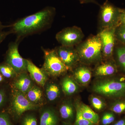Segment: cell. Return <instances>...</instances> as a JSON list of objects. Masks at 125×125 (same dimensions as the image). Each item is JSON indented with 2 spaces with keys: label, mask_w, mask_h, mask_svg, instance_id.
<instances>
[{
  "label": "cell",
  "mask_w": 125,
  "mask_h": 125,
  "mask_svg": "<svg viewBox=\"0 0 125 125\" xmlns=\"http://www.w3.org/2000/svg\"><path fill=\"white\" fill-rule=\"evenodd\" d=\"M54 7H46L42 10L19 20L9 25L10 31L17 36V40L41 32L49 28L55 14Z\"/></svg>",
  "instance_id": "obj_1"
},
{
  "label": "cell",
  "mask_w": 125,
  "mask_h": 125,
  "mask_svg": "<svg viewBox=\"0 0 125 125\" xmlns=\"http://www.w3.org/2000/svg\"><path fill=\"white\" fill-rule=\"evenodd\" d=\"M78 45L76 50L80 60L83 62L91 64L102 59V43L98 34L91 36Z\"/></svg>",
  "instance_id": "obj_2"
},
{
  "label": "cell",
  "mask_w": 125,
  "mask_h": 125,
  "mask_svg": "<svg viewBox=\"0 0 125 125\" xmlns=\"http://www.w3.org/2000/svg\"><path fill=\"white\" fill-rule=\"evenodd\" d=\"M43 51L44 54V62L42 69L48 76H60L69 69L59 57L55 49H43Z\"/></svg>",
  "instance_id": "obj_3"
},
{
  "label": "cell",
  "mask_w": 125,
  "mask_h": 125,
  "mask_svg": "<svg viewBox=\"0 0 125 125\" xmlns=\"http://www.w3.org/2000/svg\"><path fill=\"white\" fill-rule=\"evenodd\" d=\"M120 10L107 0L101 6L99 18L102 29L116 28L120 25Z\"/></svg>",
  "instance_id": "obj_4"
},
{
  "label": "cell",
  "mask_w": 125,
  "mask_h": 125,
  "mask_svg": "<svg viewBox=\"0 0 125 125\" xmlns=\"http://www.w3.org/2000/svg\"><path fill=\"white\" fill-rule=\"evenodd\" d=\"M95 93L113 97H121L125 96V82L111 80L101 81L94 86Z\"/></svg>",
  "instance_id": "obj_5"
},
{
  "label": "cell",
  "mask_w": 125,
  "mask_h": 125,
  "mask_svg": "<svg viewBox=\"0 0 125 125\" xmlns=\"http://www.w3.org/2000/svg\"><path fill=\"white\" fill-rule=\"evenodd\" d=\"M20 42L16 40L9 44L6 57L5 62L13 67L18 75L28 71V60L23 58L19 52Z\"/></svg>",
  "instance_id": "obj_6"
},
{
  "label": "cell",
  "mask_w": 125,
  "mask_h": 125,
  "mask_svg": "<svg viewBox=\"0 0 125 125\" xmlns=\"http://www.w3.org/2000/svg\"><path fill=\"white\" fill-rule=\"evenodd\" d=\"M84 35L80 28L76 26L65 28L57 33L56 39L61 45L74 47L82 42Z\"/></svg>",
  "instance_id": "obj_7"
},
{
  "label": "cell",
  "mask_w": 125,
  "mask_h": 125,
  "mask_svg": "<svg viewBox=\"0 0 125 125\" xmlns=\"http://www.w3.org/2000/svg\"><path fill=\"white\" fill-rule=\"evenodd\" d=\"M38 106L33 104L25 94L14 88L12 91L11 109L17 117H20L25 112L37 109Z\"/></svg>",
  "instance_id": "obj_8"
},
{
  "label": "cell",
  "mask_w": 125,
  "mask_h": 125,
  "mask_svg": "<svg viewBox=\"0 0 125 125\" xmlns=\"http://www.w3.org/2000/svg\"><path fill=\"white\" fill-rule=\"evenodd\" d=\"M116 28L102 29L98 34L102 43L103 55L109 57L112 55L115 37Z\"/></svg>",
  "instance_id": "obj_9"
},
{
  "label": "cell",
  "mask_w": 125,
  "mask_h": 125,
  "mask_svg": "<svg viewBox=\"0 0 125 125\" xmlns=\"http://www.w3.org/2000/svg\"><path fill=\"white\" fill-rule=\"evenodd\" d=\"M55 50L61 60L69 69L80 60L78 52L74 47L61 45L57 47Z\"/></svg>",
  "instance_id": "obj_10"
},
{
  "label": "cell",
  "mask_w": 125,
  "mask_h": 125,
  "mask_svg": "<svg viewBox=\"0 0 125 125\" xmlns=\"http://www.w3.org/2000/svg\"><path fill=\"white\" fill-rule=\"evenodd\" d=\"M34 85L33 81L27 72L18 74L13 83L14 88L24 94H26Z\"/></svg>",
  "instance_id": "obj_11"
},
{
  "label": "cell",
  "mask_w": 125,
  "mask_h": 125,
  "mask_svg": "<svg viewBox=\"0 0 125 125\" xmlns=\"http://www.w3.org/2000/svg\"><path fill=\"white\" fill-rule=\"evenodd\" d=\"M27 71L34 81L42 87L45 86L48 75L42 69L37 67L31 61L28 60Z\"/></svg>",
  "instance_id": "obj_12"
},
{
  "label": "cell",
  "mask_w": 125,
  "mask_h": 125,
  "mask_svg": "<svg viewBox=\"0 0 125 125\" xmlns=\"http://www.w3.org/2000/svg\"><path fill=\"white\" fill-rule=\"evenodd\" d=\"M25 95L29 101L34 105L39 107L43 104V94L41 89L37 85H34Z\"/></svg>",
  "instance_id": "obj_13"
},
{
  "label": "cell",
  "mask_w": 125,
  "mask_h": 125,
  "mask_svg": "<svg viewBox=\"0 0 125 125\" xmlns=\"http://www.w3.org/2000/svg\"><path fill=\"white\" fill-rule=\"evenodd\" d=\"M57 116L51 109H45L41 114L40 125H57Z\"/></svg>",
  "instance_id": "obj_14"
},
{
  "label": "cell",
  "mask_w": 125,
  "mask_h": 125,
  "mask_svg": "<svg viewBox=\"0 0 125 125\" xmlns=\"http://www.w3.org/2000/svg\"><path fill=\"white\" fill-rule=\"evenodd\" d=\"M79 106V108L83 117L86 120L89 121L96 125L99 121V117L98 114L94 111L88 106L82 104Z\"/></svg>",
  "instance_id": "obj_15"
},
{
  "label": "cell",
  "mask_w": 125,
  "mask_h": 125,
  "mask_svg": "<svg viewBox=\"0 0 125 125\" xmlns=\"http://www.w3.org/2000/svg\"><path fill=\"white\" fill-rule=\"evenodd\" d=\"M75 78L83 84H86L91 79L92 74L89 69L84 66L77 68L74 72Z\"/></svg>",
  "instance_id": "obj_16"
},
{
  "label": "cell",
  "mask_w": 125,
  "mask_h": 125,
  "mask_svg": "<svg viewBox=\"0 0 125 125\" xmlns=\"http://www.w3.org/2000/svg\"><path fill=\"white\" fill-rule=\"evenodd\" d=\"M116 71L115 66L112 63L107 62L98 66L96 69L95 74L97 76H108L113 74Z\"/></svg>",
  "instance_id": "obj_17"
},
{
  "label": "cell",
  "mask_w": 125,
  "mask_h": 125,
  "mask_svg": "<svg viewBox=\"0 0 125 125\" xmlns=\"http://www.w3.org/2000/svg\"><path fill=\"white\" fill-rule=\"evenodd\" d=\"M62 85L63 92L67 95L73 94L78 89L76 83L71 78L67 76L63 79Z\"/></svg>",
  "instance_id": "obj_18"
},
{
  "label": "cell",
  "mask_w": 125,
  "mask_h": 125,
  "mask_svg": "<svg viewBox=\"0 0 125 125\" xmlns=\"http://www.w3.org/2000/svg\"><path fill=\"white\" fill-rule=\"evenodd\" d=\"M60 88L56 84L50 83L47 85L46 89V96L49 101L55 100L60 95Z\"/></svg>",
  "instance_id": "obj_19"
},
{
  "label": "cell",
  "mask_w": 125,
  "mask_h": 125,
  "mask_svg": "<svg viewBox=\"0 0 125 125\" xmlns=\"http://www.w3.org/2000/svg\"><path fill=\"white\" fill-rule=\"evenodd\" d=\"M61 116L65 120L72 118L73 116V106L69 102L65 103L61 106L60 109Z\"/></svg>",
  "instance_id": "obj_20"
},
{
  "label": "cell",
  "mask_w": 125,
  "mask_h": 125,
  "mask_svg": "<svg viewBox=\"0 0 125 125\" xmlns=\"http://www.w3.org/2000/svg\"><path fill=\"white\" fill-rule=\"evenodd\" d=\"M0 73L7 78H13L18 75L13 67L6 62L0 64Z\"/></svg>",
  "instance_id": "obj_21"
},
{
  "label": "cell",
  "mask_w": 125,
  "mask_h": 125,
  "mask_svg": "<svg viewBox=\"0 0 125 125\" xmlns=\"http://www.w3.org/2000/svg\"><path fill=\"white\" fill-rule=\"evenodd\" d=\"M76 117L74 125H94L95 124L89 121L86 120L83 117L79 108L77 105L76 108Z\"/></svg>",
  "instance_id": "obj_22"
},
{
  "label": "cell",
  "mask_w": 125,
  "mask_h": 125,
  "mask_svg": "<svg viewBox=\"0 0 125 125\" xmlns=\"http://www.w3.org/2000/svg\"><path fill=\"white\" fill-rule=\"evenodd\" d=\"M116 39L122 42L125 43V26L119 25L116 27L115 30Z\"/></svg>",
  "instance_id": "obj_23"
},
{
  "label": "cell",
  "mask_w": 125,
  "mask_h": 125,
  "mask_svg": "<svg viewBox=\"0 0 125 125\" xmlns=\"http://www.w3.org/2000/svg\"><path fill=\"white\" fill-rule=\"evenodd\" d=\"M116 52L119 64L125 70V46L118 48Z\"/></svg>",
  "instance_id": "obj_24"
},
{
  "label": "cell",
  "mask_w": 125,
  "mask_h": 125,
  "mask_svg": "<svg viewBox=\"0 0 125 125\" xmlns=\"http://www.w3.org/2000/svg\"><path fill=\"white\" fill-rule=\"evenodd\" d=\"M111 110L117 114H121L125 111V101H120L114 104Z\"/></svg>",
  "instance_id": "obj_25"
},
{
  "label": "cell",
  "mask_w": 125,
  "mask_h": 125,
  "mask_svg": "<svg viewBox=\"0 0 125 125\" xmlns=\"http://www.w3.org/2000/svg\"><path fill=\"white\" fill-rule=\"evenodd\" d=\"M91 102L93 107L97 110H101L104 107V103L100 99L97 97H92Z\"/></svg>",
  "instance_id": "obj_26"
},
{
  "label": "cell",
  "mask_w": 125,
  "mask_h": 125,
  "mask_svg": "<svg viewBox=\"0 0 125 125\" xmlns=\"http://www.w3.org/2000/svg\"><path fill=\"white\" fill-rule=\"evenodd\" d=\"M9 27V25L5 26L3 25L0 21V44L8 35L11 34L10 30L9 31L6 30V29Z\"/></svg>",
  "instance_id": "obj_27"
},
{
  "label": "cell",
  "mask_w": 125,
  "mask_h": 125,
  "mask_svg": "<svg viewBox=\"0 0 125 125\" xmlns=\"http://www.w3.org/2000/svg\"><path fill=\"white\" fill-rule=\"evenodd\" d=\"M22 125H37V119L33 115H28L23 119Z\"/></svg>",
  "instance_id": "obj_28"
},
{
  "label": "cell",
  "mask_w": 125,
  "mask_h": 125,
  "mask_svg": "<svg viewBox=\"0 0 125 125\" xmlns=\"http://www.w3.org/2000/svg\"><path fill=\"white\" fill-rule=\"evenodd\" d=\"M115 117L114 115L111 113H105L103 117L102 122L104 125H107L114 122Z\"/></svg>",
  "instance_id": "obj_29"
},
{
  "label": "cell",
  "mask_w": 125,
  "mask_h": 125,
  "mask_svg": "<svg viewBox=\"0 0 125 125\" xmlns=\"http://www.w3.org/2000/svg\"><path fill=\"white\" fill-rule=\"evenodd\" d=\"M0 125H13L7 115L0 114Z\"/></svg>",
  "instance_id": "obj_30"
},
{
  "label": "cell",
  "mask_w": 125,
  "mask_h": 125,
  "mask_svg": "<svg viewBox=\"0 0 125 125\" xmlns=\"http://www.w3.org/2000/svg\"><path fill=\"white\" fill-rule=\"evenodd\" d=\"M119 22L120 25L125 26V10H120Z\"/></svg>",
  "instance_id": "obj_31"
},
{
  "label": "cell",
  "mask_w": 125,
  "mask_h": 125,
  "mask_svg": "<svg viewBox=\"0 0 125 125\" xmlns=\"http://www.w3.org/2000/svg\"><path fill=\"white\" fill-rule=\"evenodd\" d=\"M79 1L81 4H88V3H93L95 4L98 5L99 4L98 2L96 1V0H78Z\"/></svg>",
  "instance_id": "obj_32"
},
{
  "label": "cell",
  "mask_w": 125,
  "mask_h": 125,
  "mask_svg": "<svg viewBox=\"0 0 125 125\" xmlns=\"http://www.w3.org/2000/svg\"><path fill=\"white\" fill-rule=\"evenodd\" d=\"M5 94L2 90H0V106L4 103L5 101Z\"/></svg>",
  "instance_id": "obj_33"
},
{
  "label": "cell",
  "mask_w": 125,
  "mask_h": 125,
  "mask_svg": "<svg viewBox=\"0 0 125 125\" xmlns=\"http://www.w3.org/2000/svg\"><path fill=\"white\" fill-rule=\"evenodd\" d=\"M116 123L118 125H125V120L123 119L120 120L117 122Z\"/></svg>",
  "instance_id": "obj_34"
},
{
  "label": "cell",
  "mask_w": 125,
  "mask_h": 125,
  "mask_svg": "<svg viewBox=\"0 0 125 125\" xmlns=\"http://www.w3.org/2000/svg\"><path fill=\"white\" fill-rule=\"evenodd\" d=\"M4 78H3V76H2L1 74L0 73V83L2 82V81L3 80Z\"/></svg>",
  "instance_id": "obj_35"
},
{
  "label": "cell",
  "mask_w": 125,
  "mask_h": 125,
  "mask_svg": "<svg viewBox=\"0 0 125 125\" xmlns=\"http://www.w3.org/2000/svg\"><path fill=\"white\" fill-rule=\"evenodd\" d=\"M62 125H70V124H69V123H64V124Z\"/></svg>",
  "instance_id": "obj_36"
},
{
  "label": "cell",
  "mask_w": 125,
  "mask_h": 125,
  "mask_svg": "<svg viewBox=\"0 0 125 125\" xmlns=\"http://www.w3.org/2000/svg\"><path fill=\"white\" fill-rule=\"evenodd\" d=\"M114 125H117V124H116V123H115V124H114Z\"/></svg>",
  "instance_id": "obj_37"
}]
</instances>
